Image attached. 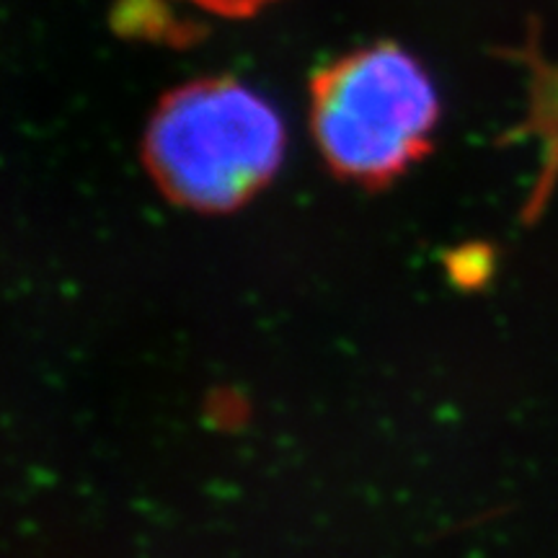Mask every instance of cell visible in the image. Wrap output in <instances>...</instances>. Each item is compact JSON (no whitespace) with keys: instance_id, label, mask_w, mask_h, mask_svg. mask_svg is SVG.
Segmentation results:
<instances>
[{"instance_id":"cell-2","label":"cell","mask_w":558,"mask_h":558,"mask_svg":"<svg viewBox=\"0 0 558 558\" xmlns=\"http://www.w3.org/2000/svg\"><path fill=\"white\" fill-rule=\"evenodd\" d=\"M439 96L422 62L399 45L362 47L318 70L311 128L337 177L386 186L435 145Z\"/></svg>"},{"instance_id":"cell-1","label":"cell","mask_w":558,"mask_h":558,"mask_svg":"<svg viewBox=\"0 0 558 558\" xmlns=\"http://www.w3.org/2000/svg\"><path fill=\"white\" fill-rule=\"evenodd\" d=\"M277 109L233 78H202L163 96L145 130L150 179L173 205L230 213L259 194L284 160Z\"/></svg>"},{"instance_id":"cell-3","label":"cell","mask_w":558,"mask_h":558,"mask_svg":"<svg viewBox=\"0 0 558 558\" xmlns=\"http://www.w3.org/2000/svg\"><path fill=\"white\" fill-rule=\"evenodd\" d=\"M190 3L199 5V9H205L209 13H218V16L241 19L251 16V13L264 9V5L275 3V0H190Z\"/></svg>"}]
</instances>
